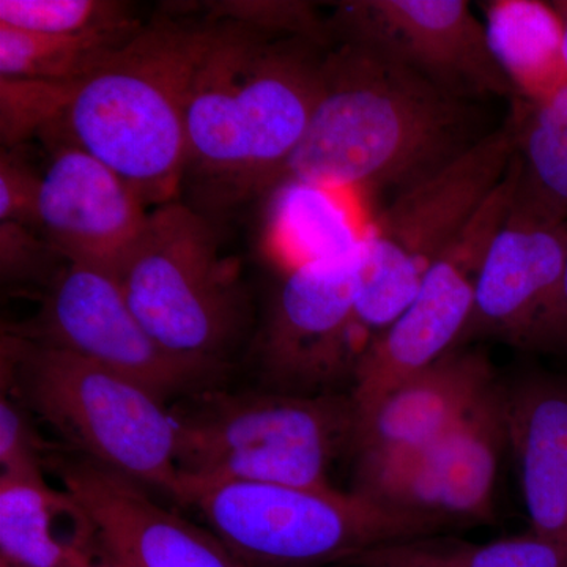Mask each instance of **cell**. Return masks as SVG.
<instances>
[{
  "label": "cell",
  "mask_w": 567,
  "mask_h": 567,
  "mask_svg": "<svg viewBox=\"0 0 567 567\" xmlns=\"http://www.w3.org/2000/svg\"><path fill=\"white\" fill-rule=\"evenodd\" d=\"M558 347L567 349V262L559 300Z\"/></svg>",
  "instance_id": "32"
},
{
  "label": "cell",
  "mask_w": 567,
  "mask_h": 567,
  "mask_svg": "<svg viewBox=\"0 0 567 567\" xmlns=\"http://www.w3.org/2000/svg\"><path fill=\"white\" fill-rule=\"evenodd\" d=\"M93 533L69 492L55 491L43 470L0 475V563L66 567L71 548Z\"/></svg>",
  "instance_id": "19"
},
{
  "label": "cell",
  "mask_w": 567,
  "mask_h": 567,
  "mask_svg": "<svg viewBox=\"0 0 567 567\" xmlns=\"http://www.w3.org/2000/svg\"><path fill=\"white\" fill-rule=\"evenodd\" d=\"M496 385L487 358L450 352L357 415L353 450H424L456 427Z\"/></svg>",
  "instance_id": "17"
},
{
  "label": "cell",
  "mask_w": 567,
  "mask_h": 567,
  "mask_svg": "<svg viewBox=\"0 0 567 567\" xmlns=\"http://www.w3.org/2000/svg\"><path fill=\"white\" fill-rule=\"evenodd\" d=\"M41 174L17 151L3 148L0 158V221L21 224L39 233Z\"/></svg>",
  "instance_id": "28"
},
{
  "label": "cell",
  "mask_w": 567,
  "mask_h": 567,
  "mask_svg": "<svg viewBox=\"0 0 567 567\" xmlns=\"http://www.w3.org/2000/svg\"><path fill=\"white\" fill-rule=\"evenodd\" d=\"M147 204L122 177L59 142L41 174L39 233L66 262L117 276L148 219Z\"/></svg>",
  "instance_id": "14"
},
{
  "label": "cell",
  "mask_w": 567,
  "mask_h": 567,
  "mask_svg": "<svg viewBox=\"0 0 567 567\" xmlns=\"http://www.w3.org/2000/svg\"><path fill=\"white\" fill-rule=\"evenodd\" d=\"M115 278L158 344L186 360L223 365L244 324L245 298L205 213L178 200L153 207Z\"/></svg>",
  "instance_id": "7"
},
{
  "label": "cell",
  "mask_w": 567,
  "mask_h": 567,
  "mask_svg": "<svg viewBox=\"0 0 567 567\" xmlns=\"http://www.w3.org/2000/svg\"><path fill=\"white\" fill-rule=\"evenodd\" d=\"M324 48L245 22L210 20L186 104L188 164L204 204L271 192L303 140Z\"/></svg>",
  "instance_id": "1"
},
{
  "label": "cell",
  "mask_w": 567,
  "mask_h": 567,
  "mask_svg": "<svg viewBox=\"0 0 567 567\" xmlns=\"http://www.w3.org/2000/svg\"><path fill=\"white\" fill-rule=\"evenodd\" d=\"M63 491L92 522L96 536L128 567H246L221 539L171 513L141 484L89 461L59 465Z\"/></svg>",
  "instance_id": "15"
},
{
  "label": "cell",
  "mask_w": 567,
  "mask_h": 567,
  "mask_svg": "<svg viewBox=\"0 0 567 567\" xmlns=\"http://www.w3.org/2000/svg\"><path fill=\"white\" fill-rule=\"evenodd\" d=\"M66 567H128L104 546L96 536L95 528L92 535L84 537L81 543L71 548L69 566Z\"/></svg>",
  "instance_id": "31"
},
{
  "label": "cell",
  "mask_w": 567,
  "mask_h": 567,
  "mask_svg": "<svg viewBox=\"0 0 567 567\" xmlns=\"http://www.w3.org/2000/svg\"><path fill=\"white\" fill-rule=\"evenodd\" d=\"M175 498L199 511L246 567L344 565L383 544L420 539L445 518L379 505L358 492L181 475Z\"/></svg>",
  "instance_id": "4"
},
{
  "label": "cell",
  "mask_w": 567,
  "mask_h": 567,
  "mask_svg": "<svg viewBox=\"0 0 567 567\" xmlns=\"http://www.w3.org/2000/svg\"><path fill=\"white\" fill-rule=\"evenodd\" d=\"M271 221L276 240L292 259V267L341 256L360 245L347 208L333 189L286 182L275 188Z\"/></svg>",
  "instance_id": "23"
},
{
  "label": "cell",
  "mask_w": 567,
  "mask_h": 567,
  "mask_svg": "<svg viewBox=\"0 0 567 567\" xmlns=\"http://www.w3.org/2000/svg\"><path fill=\"white\" fill-rule=\"evenodd\" d=\"M476 132L470 99L375 52L338 43L324 52L319 100L279 185L402 192L487 134Z\"/></svg>",
  "instance_id": "2"
},
{
  "label": "cell",
  "mask_w": 567,
  "mask_h": 567,
  "mask_svg": "<svg viewBox=\"0 0 567 567\" xmlns=\"http://www.w3.org/2000/svg\"><path fill=\"white\" fill-rule=\"evenodd\" d=\"M0 475L41 470L40 450L28 417L10 398L0 401Z\"/></svg>",
  "instance_id": "30"
},
{
  "label": "cell",
  "mask_w": 567,
  "mask_h": 567,
  "mask_svg": "<svg viewBox=\"0 0 567 567\" xmlns=\"http://www.w3.org/2000/svg\"><path fill=\"white\" fill-rule=\"evenodd\" d=\"M507 409L533 535L567 566V386L533 380L507 394Z\"/></svg>",
  "instance_id": "18"
},
{
  "label": "cell",
  "mask_w": 567,
  "mask_h": 567,
  "mask_svg": "<svg viewBox=\"0 0 567 567\" xmlns=\"http://www.w3.org/2000/svg\"><path fill=\"white\" fill-rule=\"evenodd\" d=\"M518 178L514 156L506 177L453 246L424 276L409 308L372 339L354 363V413L368 412L391 391L453 352L468 328L477 276L492 238L513 207Z\"/></svg>",
  "instance_id": "9"
},
{
  "label": "cell",
  "mask_w": 567,
  "mask_h": 567,
  "mask_svg": "<svg viewBox=\"0 0 567 567\" xmlns=\"http://www.w3.org/2000/svg\"><path fill=\"white\" fill-rule=\"evenodd\" d=\"M518 178L513 210L567 223V89L543 104L514 99Z\"/></svg>",
  "instance_id": "21"
},
{
  "label": "cell",
  "mask_w": 567,
  "mask_h": 567,
  "mask_svg": "<svg viewBox=\"0 0 567 567\" xmlns=\"http://www.w3.org/2000/svg\"><path fill=\"white\" fill-rule=\"evenodd\" d=\"M483 6L488 48L516 99L543 104L565 91V29L554 3L491 0Z\"/></svg>",
  "instance_id": "20"
},
{
  "label": "cell",
  "mask_w": 567,
  "mask_h": 567,
  "mask_svg": "<svg viewBox=\"0 0 567 567\" xmlns=\"http://www.w3.org/2000/svg\"><path fill=\"white\" fill-rule=\"evenodd\" d=\"M28 338L128 377L163 401L223 371L164 349L134 316L118 279L85 265L65 264L54 276L35 334Z\"/></svg>",
  "instance_id": "10"
},
{
  "label": "cell",
  "mask_w": 567,
  "mask_h": 567,
  "mask_svg": "<svg viewBox=\"0 0 567 567\" xmlns=\"http://www.w3.org/2000/svg\"><path fill=\"white\" fill-rule=\"evenodd\" d=\"M327 22L333 43L375 52L465 99H516L465 0H347Z\"/></svg>",
  "instance_id": "11"
},
{
  "label": "cell",
  "mask_w": 567,
  "mask_h": 567,
  "mask_svg": "<svg viewBox=\"0 0 567 567\" xmlns=\"http://www.w3.org/2000/svg\"><path fill=\"white\" fill-rule=\"evenodd\" d=\"M350 567H567L561 555L536 535L488 544L445 543L431 537L372 547Z\"/></svg>",
  "instance_id": "24"
},
{
  "label": "cell",
  "mask_w": 567,
  "mask_h": 567,
  "mask_svg": "<svg viewBox=\"0 0 567 567\" xmlns=\"http://www.w3.org/2000/svg\"><path fill=\"white\" fill-rule=\"evenodd\" d=\"M0 24L47 35H87L142 22L128 3L111 0H0Z\"/></svg>",
  "instance_id": "25"
},
{
  "label": "cell",
  "mask_w": 567,
  "mask_h": 567,
  "mask_svg": "<svg viewBox=\"0 0 567 567\" xmlns=\"http://www.w3.org/2000/svg\"><path fill=\"white\" fill-rule=\"evenodd\" d=\"M55 260L65 259L44 240L43 235L21 224L0 221V270L3 281L39 275Z\"/></svg>",
  "instance_id": "29"
},
{
  "label": "cell",
  "mask_w": 567,
  "mask_h": 567,
  "mask_svg": "<svg viewBox=\"0 0 567 567\" xmlns=\"http://www.w3.org/2000/svg\"><path fill=\"white\" fill-rule=\"evenodd\" d=\"M554 3L555 9H557L559 13V18L563 21V29H565V50H566V59H567V0H555Z\"/></svg>",
  "instance_id": "33"
},
{
  "label": "cell",
  "mask_w": 567,
  "mask_h": 567,
  "mask_svg": "<svg viewBox=\"0 0 567 567\" xmlns=\"http://www.w3.org/2000/svg\"><path fill=\"white\" fill-rule=\"evenodd\" d=\"M78 82L0 78V133L3 148H14L61 121Z\"/></svg>",
  "instance_id": "26"
},
{
  "label": "cell",
  "mask_w": 567,
  "mask_h": 567,
  "mask_svg": "<svg viewBox=\"0 0 567 567\" xmlns=\"http://www.w3.org/2000/svg\"><path fill=\"white\" fill-rule=\"evenodd\" d=\"M145 28L47 35L0 24V78L51 82H81L111 61Z\"/></svg>",
  "instance_id": "22"
},
{
  "label": "cell",
  "mask_w": 567,
  "mask_h": 567,
  "mask_svg": "<svg viewBox=\"0 0 567 567\" xmlns=\"http://www.w3.org/2000/svg\"><path fill=\"white\" fill-rule=\"evenodd\" d=\"M213 20H230L251 24L265 31L282 33L312 41L319 47L333 44L328 22L317 14L309 2L279 0V2L213 3Z\"/></svg>",
  "instance_id": "27"
},
{
  "label": "cell",
  "mask_w": 567,
  "mask_h": 567,
  "mask_svg": "<svg viewBox=\"0 0 567 567\" xmlns=\"http://www.w3.org/2000/svg\"><path fill=\"white\" fill-rule=\"evenodd\" d=\"M0 567H11L9 565H3V563H0Z\"/></svg>",
  "instance_id": "34"
},
{
  "label": "cell",
  "mask_w": 567,
  "mask_h": 567,
  "mask_svg": "<svg viewBox=\"0 0 567 567\" xmlns=\"http://www.w3.org/2000/svg\"><path fill=\"white\" fill-rule=\"evenodd\" d=\"M7 380L85 458L177 495V417L147 386L28 336H3Z\"/></svg>",
  "instance_id": "5"
},
{
  "label": "cell",
  "mask_w": 567,
  "mask_h": 567,
  "mask_svg": "<svg viewBox=\"0 0 567 567\" xmlns=\"http://www.w3.org/2000/svg\"><path fill=\"white\" fill-rule=\"evenodd\" d=\"M507 442V394L495 385L456 427L417 451L410 472L413 509L450 524L487 520Z\"/></svg>",
  "instance_id": "16"
},
{
  "label": "cell",
  "mask_w": 567,
  "mask_h": 567,
  "mask_svg": "<svg viewBox=\"0 0 567 567\" xmlns=\"http://www.w3.org/2000/svg\"><path fill=\"white\" fill-rule=\"evenodd\" d=\"M517 152L513 114L445 167L402 189L363 234L360 330L385 331L409 308L432 265L506 177Z\"/></svg>",
  "instance_id": "8"
},
{
  "label": "cell",
  "mask_w": 567,
  "mask_h": 567,
  "mask_svg": "<svg viewBox=\"0 0 567 567\" xmlns=\"http://www.w3.org/2000/svg\"><path fill=\"white\" fill-rule=\"evenodd\" d=\"M181 475L207 481L330 487L328 472L353 446L357 415L341 395H216L177 417Z\"/></svg>",
  "instance_id": "6"
},
{
  "label": "cell",
  "mask_w": 567,
  "mask_h": 567,
  "mask_svg": "<svg viewBox=\"0 0 567 567\" xmlns=\"http://www.w3.org/2000/svg\"><path fill=\"white\" fill-rule=\"evenodd\" d=\"M361 241L341 256L297 265L284 279L260 342L265 374L279 391L309 394L349 363L360 330Z\"/></svg>",
  "instance_id": "12"
},
{
  "label": "cell",
  "mask_w": 567,
  "mask_h": 567,
  "mask_svg": "<svg viewBox=\"0 0 567 567\" xmlns=\"http://www.w3.org/2000/svg\"><path fill=\"white\" fill-rule=\"evenodd\" d=\"M210 21L162 20L78 82L50 132L100 159L145 204L175 200L188 164L186 104ZM47 132V133H50Z\"/></svg>",
  "instance_id": "3"
},
{
  "label": "cell",
  "mask_w": 567,
  "mask_h": 567,
  "mask_svg": "<svg viewBox=\"0 0 567 567\" xmlns=\"http://www.w3.org/2000/svg\"><path fill=\"white\" fill-rule=\"evenodd\" d=\"M566 262L567 223L511 207L477 276L466 338L492 334L522 347H558Z\"/></svg>",
  "instance_id": "13"
}]
</instances>
